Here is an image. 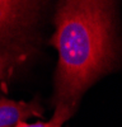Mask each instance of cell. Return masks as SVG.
I'll use <instances>...</instances> for the list:
<instances>
[{
    "instance_id": "obj_1",
    "label": "cell",
    "mask_w": 122,
    "mask_h": 127,
    "mask_svg": "<svg viewBox=\"0 0 122 127\" xmlns=\"http://www.w3.org/2000/svg\"><path fill=\"white\" fill-rule=\"evenodd\" d=\"M59 54L55 107L75 112L87 89L107 74L116 59L115 3L67 0L57 5L50 39Z\"/></svg>"
},
{
    "instance_id": "obj_2",
    "label": "cell",
    "mask_w": 122,
    "mask_h": 127,
    "mask_svg": "<svg viewBox=\"0 0 122 127\" xmlns=\"http://www.w3.org/2000/svg\"><path fill=\"white\" fill-rule=\"evenodd\" d=\"M39 8L38 1L0 0V45L8 43L30 27Z\"/></svg>"
},
{
    "instance_id": "obj_3",
    "label": "cell",
    "mask_w": 122,
    "mask_h": 127,
    "mask_svg": "<svg viewBox=\"0 0 122 127\" xmlns=\"http://www.w3.org/2000/svg\"><path fill=\"white\" fill-rule=\"evenodd\" d=\"M43 108L37 100L17 102L5 97L0 98V127H15L30 117H42Z\"/></svg>"
},
{
    "instance_id": "obj_4",
    "label": "cell",
    "mask_w": 122,
    "mask_h": 127,
    "mask_svg": "<svg viewBox=\"0 0 122 127\" xmlns=\"http://www.w3.org/2000/svg\"><path fill=\"white\" fill-rule=\"evenodd\" d=\"M26 56L24 52L15 50V48H4L0 51V80H1L17 62L23 60Z\"/></svg>"
},
{
    "instance_id": "obj_5",
    "label": "cell",
    "mask_w": 122,
    "mask_h": 127,
    "mask_svg": "<svg viewBox=\"0 0 122 127\" xmlns=\"http://www.w3.org/2000/svg\"><path fill=\"white\" fill-rule=\"evenodd\" d=\"M74 114L73 111H70L66 107H61V105H57L55 107V112H54V126L52 127H62V125Z\"/></svg>"
},
{
    "instance_id": "obj_6",
    "label": "cell",
    "mask_w": 122,
    "mask_h": 127,
    "mask_svg": "<svg viewBox=\"0 0 122 127\" xmlns=\"http://www.w3.org/2000/svg\"><path fill=\"white\" fill-rule=\"evenodd\" d=\"M52 126H54V118H51L47 122L38 121L34 123H27L26 121H23V122H19L15 127H52Z\"/></svg>"
}]
</instances>
